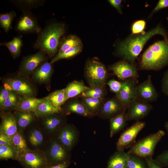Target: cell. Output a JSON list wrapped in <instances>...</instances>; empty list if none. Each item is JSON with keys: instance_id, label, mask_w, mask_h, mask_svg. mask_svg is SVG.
Returning a JSON list of instances; mask_svg holds the SVG:
<instances>
[{"instance_id": "cell-24", "label": "cell", "mask_w": 168, "mask_h": 168, "mask_svg": "<svg viewBox=\"0 0 168 168\" xmlns=\"http://www.w3.org/2000/svg\"><path fill=\"white\" fill-rule=\"evenodd\" d=\"M44 100L38 105L35 112L37 117H43L45 116L58 113H61V108L54 106L50 102L44 97Z\"/></svg>"}, {"instance_id": "cell-37", "label": "cell", "mask_w": 168, "mask_h": 168, "mask_svg": "<svg viewBox=\"0 0 168 168\" xmlns=\"http://www.w3.org/2000/svg\"><path fill=\"white\" fill-rule=\"evenodd\" d=\"M103 87H90L82 93L84 97L104 98L105 91Z\"/></svg>"}, {"instance_id": "cell-23", "label": "cell", "mask_w": 168, "mask_h": 168, "mask_svg": "<svg viewBox=\"0 0 168 168\" xmlns=\"http://www.w3.org/2000/svg\"><path fill=\"white\" fill-rule=\"evenodd\" d=\"M17 128L24 129L32 122L36 117L35 112L16 110L13 114Z\"/></svg>"}, {"instance_id": "cell-29", "label": "cell", "mask_w": 168, "mask_h": 168, "mask_svg": "<svg viewBox=\"0 0 168 168\" xmlns=\"http://www.w3.org/2000/svg\"><path fill=\"white\" fill-rule=\"evenodd\" d=\"M22 45L21 35L14 37L10 41L0 44L1 45L7 48L14 58L19 56Z\"/></svg>"}, {"instance_id": "cell-10", "label": "cell", "mask_w": 168, "mask_h": 168, "mask_svg": "<svg viewBox=\"0 0 168 168\" xmlns=\"http://www.w3.org/2000/svg\"><path fill=\"white\" fill-rule=\"evenodd\" d=\"M46 54L39 50L36 53L25 57L23 59L19 68V74L21 76H28L32 73L36 68L45 61Z\"/></svg>"}, {"instance_id": "cell-49", "label": "cell", "mask_w": 168, "mask_h": 168, "mask_svg": "<svg viewBox=\"0 0 168 168\" xmlns=\"http://www.w3.org/2000/svg\"><path fill=\"white\" fill-rule=\"evenodd\" d=\"M109 1L111 5L117 9L119 13L121 14L122 13L121 7L122 0H110Z\"/></svg>"}, {"instance_id": "cell-51", "label": "cell", "mask_w": 168, "mask_h": 168, "mask_svg": "<svg viewBox=\"0 0 168 168\" xmlns=\"http://www.w3.org/2000/svg\"><path fill=\"white\" fill-rule=\"evenodd\" d=\"M165 127L166 128L167 132L168 133V121L165 123Z\"/></svg>"}, {"instance_id": "cell-34", "label": "cell", "mask_w": 168, "mask_h": 168, "mask_svg": "<svg viewBox=\"0 0 168 168\" xmlns=\"http://www.w3.org/2000/svg\"><path fill=\"white\" fill-rule=\"evenodd\" d=\"M82 49V45H78L70 48L62 53L57 54L52 59L50 63L52 64L60 60L71 58L81 52Z\"/></svg>"}, {"instance_id": "cell-38", "label": "cell", "mask_w": 168, "mask_h": 168, "mask_svg": "<svg viewBox=\"0 0 168 168\" xmlns=\"http://www.w3.org/2000/svg\"><path fill=\"white\" fill-rule=\"evenodd\" d=\"M29 141L33 146H38L41 145L43 140V136L39 130L34 129L30 133Z\"/></svg>"}, {"instance_id": "cell-39", "label": "cell", "mask_w": 168, "mask_h": 168, "mask_svg": "<svg viewBox=\"0 0 168 168\" xmlns=\"http://www.w3.org/2000/svg\"><path fill=\"white\" fill-rule=\"evenodd\" d=\"M15 152L12 146L9 145L0 146V158L7 159L13 157Z\"/></svg>"}, {"instance_id": "cell-8", "label": "cell", "mask_w": 168, "mask_h": 168, "mask_svg": "<svg viewBox=\"0 0 168 168\" xmlns=\"http://www.w3.org/2000/svg\"><path fill=\"white\" fill-rule=\"evenodd\" d=\"M152 107L149 103L136 98L131 102L127 109V120L139 121L148 114Z\"/></svg>"}, {"instance_id": "cell-20", "label": "cell", "mask_w": 168, "mask_h": 168, "mask_svg": "<svg viewBox=\"0 0 168 168\" xmlns=\"http://www.w3.org/2000/svg\"><path fill=\"white\" fill-rule=\"evenodd\" d=\"M42 118L45 128L51 132L58 131L64 124V119L61 113H56Z\"/></svg>"}, {"instance_id": "cell-7", "label": "cell", "mask_w": 168, "mask_h": 168, "mask_svg": "<svg viewBox=\"0 0 168 168\" xmlns=\"http://www.w3.org/2000/svg\"><path fill=\"white\" fill-rule=\"evenodd\" d=\"M145 122L137 121L125 130L121 134L116 143L117 151L124 150L132 146L139 133L145 127Z\"/></svg>"}, {"instance_id": "cell-28", "label": "cell", "mask_w": 168, "mask_h": 168, "mask_svg": "<svg viewBox=\"0 0 168 168\" xmlns=\"http://www.w3.org/2000/svg\"><path fill=\"white\" fill-rule=\"evenodd\" d=\"M12 146L18 157L29 150L23 136L18 132L12 137Z\"/></svg>"}, {"instance_id": "cell-47", "label": "cell", "mask_w": 168, "mask_h": 168, "mask_svg": "<svg viewBox=\"0 0 168 168\" xmlns=\"http://www.w3.org/2000/svg\"><path fill=\"white\" fill-rule=\"evenodd\" d=\"M12 138L0 133V146L9 145L12 146Z\"/></svg>"}, {"instance_id": "cell-26", "label": "cell", "mask_w": 168, "mask_h": 168, "mask_svg": "<svg viewBox=\"0 0 168 168\" xmlns=\"http://www.w3.org/2000/svg\"><path fill=\"white\" fill-rule=\"evenodd\" d=\"M103 99L83 97L82 102L92 116L99 113L104 103Z\"/></svg>"}, {"instance_id": "cell-22", "label": "cell", "mask_w": 168, "mask_h": 168, "mask_svg": "<svg viewBox=\"0 0 168 168\" xmlns=\"http://www.w3.org/2000/svg\"><path fill=\"white\" fill-rule=\"evenodd\" d=\"M130 155L127 152L117 151L110 158L107 168H126Z\"/></svg>"}, {"instance_id": "cell-35", "label": "cell", "mask_w": 168, "mask_h": 168, "mask_svg": "<svg viewBox=\"0 0 168 168\" xmlns=\"http://www.w3.org/2000/svg\"><path fill=\"white\" fill-rule=\"evenodd\" d=\"M16 16V13L13 11L0 14V26L6 32L11 29L12 21Z\"/></svg>"}, {"instance_id": "cell-17", "label": "cell", "mask_w": 168, "mask_h": 168, "mask_svg": "<svg viewBox=\"0 0 168 168\" xmlns=\"http://www.w3.org/2000/svg\"><path fill=\"white\" fill-rule=\"evenodd\" d=\"M18 157L29 168H41L46 163L44 157L35 151L29 150Z\"/></svg>"}, {"instance_id": "cell-15", "label": "cell", "mask_w": 168, "mask_h": 168, "mask_svg": "<svg viewBox=\"0 0 168 168\" xmlns=\"http://www.w3.org/2000/svg\"><path fill=\"white\" fill-rule=\"evenodd\" d=\"M16 30L24 33L39 34L41 30L36 19L30 13L25 12L17 22L16 26Z\"/></svg>"}, {"instance_id": "cell-21", "label": "cell", "mask_w": 168, "mask_h": 168, "mask_svg": "<svg viewBox=\"0 0 168 168\" xmlns=\"http://www.w3.org/2000/svg\"><path fill=\"white\" fill-rule=\"evenodd\" d=\"M34 96H21L16 110L35 112L39 104L44 100Z\"/></svg>"}, {"instance_id": "cell-11", "label": "cell", "mask_w": 168, "mask_h": 168, "mask_svg": "<svg viewBox=\"0 0 168 168\" xmlns=\"http://www.w3.org/2000/svg\"><path fill=\"white\" fill-rule=\"evenodd\" d=\"M137 78H130L123 81L120 91L116 96L127 110L128 106L133 100L137 98L136 87Z\"/></svg>"}, {"instance_id": "cell-3", "label": "cell", "mask_w": 168, "mask_h": 168, "mask_svg": "<svg viewBox=\"0 0 168 168\" xmlns=\"http://www.w3.org/2000/svg\"><path fill=\"white\" fill-rule=\"evenodd\" d=\"M64 26L52 23L47 26L39 34L35 47L52 57L57 52L61 37L65 33Z\"/></svg>"}, {"instance_id": "cell-6", "label": "cell", "mask_w": 168, "mask_h": 168, "mask_svg": "<svg viewBox=\"0 0 168 168\" xmlns=\"http://www.w3.org/2000/svg\"><path fill=\"white\" fill-rule=\"evenodd\" d=\"M3 82L5 89L15 91L22 96L34 97L36 94V90L33 85L23 77H8L3 79Z\"/></svg>"}, {"instance_id": "cell-25", "label": "cell", "mask_w": 168, "mask_h": 168, "mask_svg": "<svg viewBox=\"0 0 168 168\" xmlns=\"http://www.w3.org/2000/svg\"><path fill=\"white\" fill-rule=\"evenodd\" d=\"M90 88L82 81H76L71 82L64 88L66 100L82 94Z\"/></svg>"}, {"instance_id": "cell-16", "label": "cell", "mask_w": 168, "mask_h": 168, "mask_svg": "<svg viewBox=\"0 0 168 168\" xmlns=\"http://www.w3.org/2000/svg\"><path fill=\"white\" fill-rule=\"evenodd\" d=\"M0 116V133L12 138L18 128L14 114L10 111H2Z\"/></svg>"}, {"instance_id": "cell-31", "label": "cell", "mask_w": 168, "mask_h": 168, "mask_svg": "<svg viewBox=\"0 0 168 168\" xmlns=\"http://www.w3.org/2000/svg\"><path fill=\"white\" fill-rule=\"evenodd\" d=\"M55 107L61 108V106L66 101L64 88L54 91L45 97Z\"/></svg>"}, {"instance_id": "cell-50", "label": "cell", "mask_w": 168, "mask_h": 168, "mask_svg": "<svg viewBox=\"0 0 168 168\" xmlns=\"http://www.w3.org/2000/svg\"><path fill=\"white\" fill-rule=\"evenodd\" d=\"M69 164L68 162L67 161L63 162L58 164L57 165L50 166L47 168H66Z\"/></svg>"}, {"instance_id": "cell-1", "label": "cell", "mask_w": 168, "mask_h": 168, "mask_svg": "<svg viewBox=\"0 0 168 168\" xmlns=\"http://www.w3.org/2000/svg\"><path fill=\"white\" fill-rule=\"evenodd\" d=\"M157 34L162 35L164 38L168 36L165 30L159 26L144 33L132 35L120 44L118 50L119 54L127 62L132 64L146 43Z\"/></svg>"}, {"instance_id": "cell-52", "label": "cell", "mask_w": 168, "mask_h": 168, "mask_svg": "<svg viewBox=\"0 0 168 168\" xmlns=\"http://www.w3.org/2000/svg\"><path fill=\"white\" fill-rule=\"evenodd\" d=\"M167 20H168V17L167 18Z\"/></svg>"}, {"instance_id": "cell-43", "label": "cell", "mask_w": 168, "mask_h": 168, "mask_svg": "<svg viewBox=\"0 0 168 168\" xmlns=\"http://www.w3.org/2000/svg\"><path fill=\"white\" fill-rule=\"evenodd\" d=\"M107 84L110 90L116 94L120 91L122 86V82H119L114 79L109 80Z\"/></svg>"}, {"instance_id": "cell-18", "label": "cell", "mask_w": 168, "mask_h": 168, "mask_svg": "<svg viewBox=\"0 0 168 168\" xmlns=\"http://www.w3.org/2000/svg\"><path fill=\"white\" fill-rule=\"evenodd\" d=\"M69 151L57 139L53 141L51 144L49 155L52 160L59 164L67 161Z\"/></svg>"}, {"instance_id": "cell-5", "label": "cell", "mask_w": 168, "mask_h": 168, "mask_svg": "<svg viewBox=\"0 0 168 168\" xmlns=\"http://www.w3.org/2000/svg\"><path fill=\"white\" fill-rule=\"evenodd\" d=\"M85 75L91 87L104 86L107 77L105 66L96 61H90L87 64Z\"/></svg>"}, {"instance_id": "cell-27", "label": "cell", "mask_w": 168, "mask_h": 168, "mask_svg": "<svg viewBox=\"0 0 168 168\" xmlns=\"http://www.w3.org/2000/svg\"><path fill=\"white\" fill-rule=\"evenodd\" d=\"M125 113H123L110 119V130L111 138L122 130L125 126L127 121L125 116Z\"/></svg>"}, {"instance_id": "cell-48", "label": "cell", "mask_w": 168, "mask_h": 168, "mask_svg": "<svg viewBox=\"0 0 168 168\" xmlns=\"http://www.w3.org/2000/svg\"><path fill=\"white\" fill-rule=\"evenodd\" d=\"M10 92V91L5 89L4 87L2 88L0 93V106L8 97Z\"/></svg>"}, {"instance_id": "cell-30", "label": "cell", "mask_w": 168, "mask_h": 168, "mask_svg": "<svg viewBox=\"0 0 168 168\" xmlns=\"http://www.w3.org/2000/svg\"><path fill=\"white\" fill-rule=\"evenodd\" d=\"M21 96L15 91H11L8 97L0 106L1 110L4 111L16 110Z\"/></svg>"}, {"instance_id": "cell-13", "label": "cell", "mask_w": 168, "mask_h": 168, "mask_svg": "<svg viewBox=\"0 0 168 168\" xmlns=\"http://www.w3.org/2000/svg\"><path fill=\"white\" fill-rule=\"evenodd\" d=\"M126 110L116 96L104 102L98 115L100 117L110 119L123 113Z\"/></svg>"}, {"instance_id": "cell-4", "label": "cell", "mask_w": 168, "mask_h": 168, "mask_svg": "<svg viewBox=\"0 0 168 168\" xmlns=\"http://www.w3.org/2000/svg\"><path fill=\"white\" fill-rule=\"evenodd\" d=\"M165 134L163 130H159L148 135L135 143L127 152L143 158L152 156L156 146Z\"/></svg>"}, {"instance_id": "cell-42", "label": "cell", "mask_w": 168, "mask_h": 168, "mask_svg": "<svg viewBox=\"0 0 168 168\" xmlns=\"http://www.w3.org/2000/svg\"><path fill=\"white\" fill-rule=\"evenodd\" d=\"M16 4L19 7H24L27 8H32L36 7L41 4V2L37 0H21L16 1Z\"/></svg>"}, {"instance_id": "cell-14", "label": "cell", "mask_w": 168, "mask_h": 168, "mask_svg": "<svg viewBox=\"0 0 168 168\" xmlns=\"http://www.w3.org/2000/svg\"><path fill=\"white\" fill-rule=\"evenodd\" d=\"M110 69L114 75L123 81L130 78H137L139 77L136 67L126 61L119 62L112 65Z\"/></svg>"}, {"instance_id": "cell-33", "label": "cell", "mask_w": 168, "mask_h": 168, "mask_svg": "<svg viewBox=\"0 0 168 168\" xmlns=\"http://www.w3.org/2000/svg\"><path fill=\"white\" fill-rule=\"evenodd\" d=\"M80 40L74 35H70L65 38L60 43L58 54L62 53L68 49L81 45Z\"/></svg>"}, {"instance_id": "cell-46", "label": "cell", "mask_w": 168, "mask_h": 168, "mask_svg": "<svg viewBox=\"0 0 168 168\" xmlns=\"http://www.w3.org/2000/svg\"><path fill=\"white\" fill-rule=\"evenodd\" d=\"M144 159L148 168H163L162 167L154 161L152 156L146 157Z\"/></svg>"}, {"instance_id": "cell-12", "label": "cell", "mask_w": 168, "mask_h": 168, "mask_svg": "<svg viewBox=\"0 0 168 168\" xmlns=\"http://www.w3.org/2000/svg\"><path fill=\"white\" fill-rule=\"evenodd\" d=\"M137 98L149 103L156 100L158 95L152 81V76L149 75L147 79L137 85Z\"/></svg>"}, {"instance_id": "cell-36", "label": "cell", "mask_w": 168, "mask_h": 168, "mask_svg": "<svg viewBox=\"0 0 168 168\" xmlns=\"http://www.w3.org/2000/svg\"><path fill=\"white\" fill-rule=\"evenodd\" d=\"M142 158L130 154L128 160L126 168H148L145 161Z\"/></svg>"}, {"instance_id": "cell-40", "label": "cell", "mask_w": 168, "mask_h": 168, "mask_svg": "<svg viewBox=\"0 0 168 168\" xmlns=\"http://www.w3.org/2000/svg\"><path fill=\"white\" fill-rule=\"evenodd\" d=\"M146 22L144 20H140L135 21L132 26V35H136L145 33L144 30Z\"/></svg>"}, {"instance_id": "cell-19", "label": "cell", "mask_w": 168, "mask_h": 168, "mask_svg": "<svg viewBox=\"0 0 168 168\" xmlns=\"http://www.w3.org/2000/svg\"><path fill=\"white\" fill-rule=\"evenodd\" d=\"M52 64L45 61L42 63L32 73L33 79L40 83H48L53 72Z\"/></svg>"}, {"instance_id": "cell-32", "label": "cell", "mask_w": 168, "mask_h": 168, "mask_svg": "<svg viewBox=\"0 0 168 168\" xmlns=\"http://www.w3.org/2000/svg\"><path fill=\"white\" fill-rule=\"evenodd\" d=\"M66 110L68 113H75L86 117L92 116L87 111L82 102L78 101L70 102L67 105Z\"/></svg>"}, {"instance_id": "cell-45", "label": "cell", "mask_w": 168, "mask_h": 168, "mask_svg": "<svg viewBox=\"0 0 168 168\" xmlns=\"http://www.w3.org/2000/svg\"><path fill=\"white\" fill-rule=\"evenodd\" d=\"M168 7V0H160L158 2L150 16L151 17L153 14L160 10L164 8Z\"/></svg>"}, {"instance_id": "cell-9", "label": "cell", "mask_w": 168, "mask_h": 168, "mask_svg": "<svg viewBox=\"0 0 168 168\" xmlns=\"http://www.w3.org/2000/svg\"><path fill=\"white\" fill-rule=\"evenodd\" d=\"M57 140L69 151L76 144L79 139V132L73 125L63 124L57 131Z\"/></svg>"}, {"instance_id": "cell-44", "label": "cell", "mask_w": 168, "mask_h": 168, "mask_svg": "<svg viewBox=\"0 0 168 168\" xmlns=\"http://www.w3.org/2000/svg\"><path fill=\"white\" fill-rule=\"evenodd\" d=\"M161 90L165 95L168 96V69L164 73L162 79Z\"/></svg>"}, {"instance_id": "cell-2", "label": "cell", "mask_w": 168, "mask_h": 168, "mask_svg": "<svg viewBox=\"0 0 168 168\" xmlns=\"http://www.w3.org/2000/svg\"><path fill=\"white\" fill-rule=\"evenodd\" d=\"M168 65V36L155 43L142 54L140 70L158 71Z\"/></svg>"}, {"instance_id": "cell-41", "label": "cell", "mask_w": 168, "mask_h": 168, "mask_svg": "<svg viewBox=\"0 0 168 168\" xmlns=\"http://www.w3.org/2000/svg\"><path fill=\"white\" fill-rule=\"evenodd\" d=\"M154 160L162 167L168 166V149L162 152Z\"/></svg>"}]
</instances>
